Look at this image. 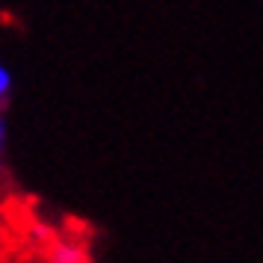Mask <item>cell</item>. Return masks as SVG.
Listing matches in <instances>:
<instances>
[{"instance_id":"cell-1","label":"cell","mask_w":263,"mask_h":263,"mask_svg":"<svg viewBox=\"0 0 263 263\" xmlns=\"http://www.w3.org/2000/svg\"><path fill=\"white\" fill-rule=\"evenodd\" d=\"M45 260L48 263H92L89 251H86L83 242L68 237H53L45 249Z\"/></svg>"},{"instance_id":"cell-2","label":"cell","mask_w":263,"mask_h":263,"mask_svg":"<svg viewBox=\"0 0 263 263\" xmlns=\"http://www.w3.org/2000/svg\"><path fill=\"white\" fill-rule=\"evenodd\" d=\"M12 95H15V71L9 68V62H0V109L3 112L12 104Z\"/></svg>"}]
</instances>
